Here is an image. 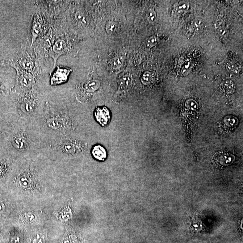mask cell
I'll use <instances>...</instances> for the list:
<instances>
[{
    "label": "cell",
    "mask_w": 243,
    "mask_h": 243,
    "mask_svg": "<svg viewBox=\"0 0 243 243\" xmlns=\"http://www.w3.org/2000/svg\"><path fill=\"white\" fill-rule=\"evenodd\" d=\"M31 124L41 138L42 147L56 139L73 134L79 124L73 110L46 93L42 110Z\"/></svg>",
    "instance_id": "obj_1"
},
{
    "label": "cell",
    "mask_w": 243,
    "mask_h": 243,
    "mask_svg": "<svg viewBox=\"0 0 243 243\" xmlns=\"http://www.w3.org/2000/svg\"><path fill=\"white\" fill-rule=\"evenodd\" d=\"M6 136V144L17 159L40 153L42 143L31 123L19 121L10 124Z\"/></svg>",
    "instance_id": "obj_2"
},
{
    "label": "cell",
    "mask_w": 243,
    "mask_h": 243,
    "mask_svg": "<svg viewBox=\"0 0 243 243\" xmlns=\"http://www.w3.org/2000/svg\"><path fill=\"white\" fill-rule=\"evenodd\" d=\"M14 94L10 110V124L20 120L31 123L42 110L45 91L36 88L22 94Z\"/></svg>",
    "instance_id": "obj_3"
},
{
    "label": "cell",
    "mask_w": 243,
    "mask_h": 243,
    "mask_svg": "<svg viewBox=\"0 0 243 243\" xmlns=\"http://www.w3.org/2000/svg\"><path fill=\"white\" fill-rule=\"evenodd\" d=\"M15 63L16 69L31 73L40 80L35 71L36 68L34 60L27 51H23L19 53Z\"/></svg>",
    "instance_id": "obj_4"
},
{
    "label": "cell",
    "mask_w": 243,
    "mask_h": 243,
    "mask_svg": "<svg viewBox=\"0 0 243 243\" xmlns=\"http://www.w3.org/2000/svg\"><path fill=\"white\" fill-rule=\"evenodd\" d=\"M69 44L64 38H59L54 42L49 50V56L53 59L54 65H56L58 59L61 56L68 52Z\"/></svg>",
    "instance_id": "obj_5"
},
{
    "label": "cell",
    "mask_w": 243,
    "mask_h": 243,
    "mask_svg": "<svg viewBox=\"0 0 243 243\" xmlns=\"http://www.w3.org/2000/svg\"><path fill=\"white\" fill-rule=\"evenodd\" d=\"M72 72L71 69L68 68L57 67L50 78V84L51 86H57L65 83L69 79Z\"/></svg>",
    "instance_id": "obj_6"
},
{
    "label": "cell",
    "mask_w": 243,
    "mask_h": 243,
    "mask_svg": "<svg viewBox=\"0 0 243 243\" xmlns=\"http://www.w3.org/2000/svg\"><path fill=\"white\" fill-rule=\"evenodd\" d=\"M45 27V21L43 17L40 14H36L33 17L31 25V45L34 43L36 39L42 36Z\"/></svg>",
    "instance_id": "obj_7"
},
{
    "label": "cell",
    "mask_w": 243,
    "mask_h": 243,
    "mask_svg": "<svg viewBox=\"0 0 243 243\" xmlns=\"http://www.w3.org/2000/svg\"><path fill=\"white\" fill-rule=\"evenodd\" d=\"M94 119L102 127H107L111 119V111L106 106L96 107L93 112Z\"/></svg>",
    "instance_id": "obj_8"
},
{
    "label": "cell",
    "mask_w": 243,
    "mask_h": 243,
    "mask_svg": "<svg viewBox=\"0 0 243 243\" xmlns=\"http://www.w3.org/2000/svg\"><path fill=\"white\" fill-rule=\"evenodd\" d=\"M101 86V82L98 80L93 79L84 82L77 90V94L81 98L85 95L94 93Z\"/></svg>",
    "instance_id": "obj_9"
},
{
    "label": "cell",
    "mask_w": 243,
    "mask_h": 243,
    "mask_svg": "<svg viewBox=\"0 0 243 243\" xmlns=\"http://www.w3.org/2000/svg\"><path fill=\"white\" fill-rule=\"evenodd\" d=\"M133 78L132 76L128 73L122 76L119 82L118 91L120 92H125L128 91L132 87Z\"/></svg>",
    "instance_id": "obj_10"
},
{
    "label": "cell",
    "mask_w": 243,
    "mask_h": 243,
    "mask_svg": "<svg viewBox=\"0 0 243 243\" xmlns=\"http://www.w3.org/2000/svg\"><path fill=\"white\" fill-rule=\"evenodd\" d=\"M91 153L95 159L100 161H104L107 157L106 149L101 144H96L92 146Z\"/></svg>",
    "instance_id": "obj_11"
},
{
    "label": "cell",
    "mask_w": 243,
    "mask_h": 243,
    "mask_svg": "<svg viewBox=\"0 0 243 243\" xmlns=\"http://www.w3.org/2000/svg\"><path fill=\"white\" fill-rule=\"evenodd\" d=\"M124 63V57L121 55L116 56L112 61V67L113 69H119L121 68Z\"/></svg>",
    "instance_id": "obj_12"
},
{
    "label": "cell",
    "mask_w": 243,
    "mask_h": 243,
    "mask_svg": "<svg viewBox=\"0 0 243 243\" xmlns=\"http://www.w3.org/2000/svg\"><path fill=\"white\" fill-rule=\"evenodd\" d=\"M193 26L196 33L199 34L203 31L204 28V22L202 19L197 18L194 21Z\"/></svg>",
    "instance_id": "obj_13"
},
{
    "label": "cell",
    "mask_w": 243,
    "mask_h": 243,
    "mask_svg": "<svg viewBox=\"0 0 243 243\" xmlns=\"http://www.w3.org/2000/svg\"><path fill=\"white\" fill-rule=\"evenodd\" d=\"M153 75L149 71L145 72L140 78V81L143 84L145 85L150 84L153 82Z\"/></svg>",
    "instance_id": "obj_14"
},
{
    "label": "cell",
    "mask_w": 243,
    "mask_h": 243,
    "mask_svg": "<svg viewBox=\"0 0 243 243\" xmlns=\"http://www.w3.org/2000/svg\"><path fill=\"white\" fill-rule=\"evenodd\" d=\"M118 28V23L113 20L108 21L105 27L106 32L109 34H112L115 32Z\"/></svg>",
    "instance_id": "obj_15"
},
{
    "label": "cell",
    "mask_w": 243,
    "mask_h": 243,
    "mask_svg": "<svg viewBox=\"0 0 243 243\" xmlns=\"http://www.w3.org/2000/svg\"><path fill=\"white\" fill-rule=\"evenodd\" d=\"M146 17L147 20L150 23H154L157 21V14L154 9H149L146 12Z\"/></svg>",
    "instance_id": "obj_16"
},
{
    "label": "cell",
    "mask_w": 243,
    "mask_h": 243,
    "mask_svg": "<svg viewBox=\"0 0 243 243\" xmlns=\"http://www.w3.org/2000/svg\"><path fill=\"white\" fill-rule=\"evenodd\" d=\"M158 42L159 39L156 36H150L146 39L145 42V46L147 48H152L158 44Z\"/></svg>",
    "instance_id": "obj_17"
},
{
    "label": "cell",
    "mask_w": 243,
    "mask_h": 243,
    "mask_svg": "<svg viewBox=\"0 0 243 243\" xmlns=\"http://www.w3.org/2000/svg\"><path fill=\"white\" fill-rule=\"evenodd\" d=\"M190 7L189 3L188 2H181L177 4L176 10L178 12H183L188 10Z\"/></svg>",
    "instance_id": "obj_18"
},
{
    "label": "cell",
    "mask_w": 243,
    "mask_h": 243,
    "mask_svg": "<svg viewBox=\"0 0 243 243\" xmlns=\"http://www.w3.org/2000/svg\"><path fill=\"white\" fill-rule=\"evenodd\" d=\"M74 17L76 21L78 22L84 24H86L87 23L85 15L82 12L80 11H77L75 14Z\"/></svg>",
    "instance_id": "obj_19"
},
{
    "label": "cell",
    "mask_w": 243,
    "mask_h": 243,
    "mask_svg": "<svg viewBox=\"0 0 243 243\" xmlns=\"http://www.w3.org/2000/svg\"><path fill=\"white\" fill-rule=\"evenodd\" d=\"M190 105L191 107H194V108H196V105L195 102L194 101H191V102Z\"/></svg>",
    "instance_id": "obj_20"
}]
</instances>
